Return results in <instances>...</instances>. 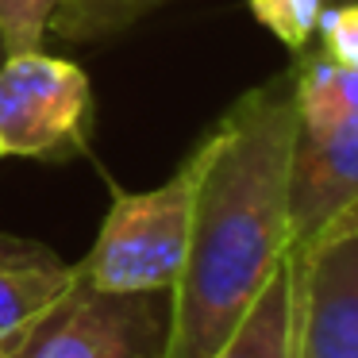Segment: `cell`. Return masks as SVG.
<instances>
[{"mask_svg":"<svg viewBox=\"0 0 358 358\" xmlns=\"http://www.w3.org/2000/svg\"><path fill=\"white\" fill-rule=\"evenodd\" d=\"M58 0H0V39L4 50H39Z\"/></svg>","mask_w":358,"mask_h":358,"instance_id":"12","label":"cell"},{"mask_svg":"<svg viewBox=\"0 0 358 358\" xmlns=\"http://www.w3.org/2000/svg\"><path fill=\"white\" fill-rule=\"evenodd\" d=\"M162 4H170V0H58L47 31L62 35L66 43L89 47V43L116 39L120 31H127Z\"/></svg>","mask_w":358,"mask_h":358,"instance_id":"9","label":"cell"},{"mask_svg":"<svg viewBox=\"0 0 358 358\" xmlns=\"http://www.w3.org/2000/svg\"><path fill=\"white\" fill-rule=\"evenodd\" d=\"M4 55H8V50H4V39H0V62H4Z\"/></svg>","mask_w":358,"mask_h":358,"instance_id":"14","label":"cell"},{"mask_svg":"<svg viewBox=\"0 0 358 358\" xmlns=\"http://www.w3.org/2000/svg\"><path fill=\"white\" fill-rule=\"evenodd\" d=\"M0 358H8V355H4V350H0Z\"/></svg>","mask_w":358,"mask_h":358,"instance_id":"15","label":"cell"},{"mask_svg":"<svg viewBox=\"0 0 358 358\" xmlns=\"http://www.w3.org/2000/svg\"><path fill=\"white\" fill-rule=\"evenodd\" d=\"M73 266L47 243L0 231V350L8 355L24 331L70 289Z\"/></svg>","mask_w":358,"mask_h":358,"instance_id":"7","label":"cell"},{"mask_svg":"<svg viewBox=\"0 0 358 358\" xmlns=\"http://www.w3.org/2000/svg\"><path fill=\"white\" fill-rule=\"evenodd\" d=\"M293 262L289 358H358V231L324 235Z\"/></svg>","mask_w":358,"mask_h":358,"instance_id":"5","label":"cell"},{"mask_svg":"<svg viewBox=\"0 0 358 358\" xmlns=\"http://www.w3.org/2000/svg\"><path fill=\"white\" fill-rule=\"evenodd\" d=\"M327 4H335V0H327Z\"/></svg>","mask_w":358,"mask_h":358,"instance_id":"16","label":"cell"},{"mask_svg":"<svg viewBox=\"0 0 358 358\" xmlns=\"http://www.w3.org/2000/svg\"><path fill=\"white\" fill-rule=\"evenodd\" d=\"M247 8L296 58L316 39V27H320V16H324L327 0H247Z\"/></svg>","mask_w":358,"mask_h":358,"instance_id":"10","label":"cell"},{"mask_svg":"<svg viewBox=\"0 0 358 358\" xmlns=\"http://www.w3.org/2000/svg\"><path fill=\"white\" fill-rule=\"evenodd\" d=\"M289 350H293V262L285 255V262L262 285L231 339L212 358H289Z\"/></svg>","mask_w":358,"mask_h":358,"instance_id":"8","label":"cell"},{"mask_svg":"<svg viewBox=\"0 0 358 358\" xmlns=\"http://www.w3.org/2000/svg\"><path fill=\"white\" fill-rule=\"evenodd\" d=\"M293 131V73H278L204 135L189 250L170 289L166 358H212L285 262Z\"/></svg>","mask_w":358,"mask_h":358,"instance_id":"1","label":"cell"},{"mask_svg":"<svg viewBox=\"0 0 358 358\" xmlns=\"http://www.w3.org/2000/svg\"><path fill=\"white\" fill-rule=\"evenodd\" d=\"M358 201V112L324 131H293L289 155V255L308 247Z\"/></svg>","mask_w":358,"mask_h":358,"instance_id":"6","label":"cell"},{"mask_svg":"<svg viewBox=\"0 0 358 358\" xmlns=\"http://www.w3.org/2000/svg\"><path fill=\"white\" fill-rule=\"evenodd\" d=\"M170 293H104L78 278L8 358H166Z\"/></svg>","mask_w":358,"mask_h":358,"instance_id":"3","label":"cell"},{"mask_svg":"<svg viewBox=\"0 0 358 358\" xmlns=\"http://www.w3.org/2000/svg\"><path fill=\"white\" fill-rule=\"evenodd\" d=\"M312 47L324 58H331L335 66L358 70V0H335V4H327L324 16H320Z\"/></svg>","mask_w":358,"mask_h":358,"instance_id":"11","label":"cell"},{"mask_svg":"<svg viewBox=\"0 0 358 358\" xmlns=\"http://www.w3.org/2000/svg\"><path fill=\"white\" fill-rule=\"evenodd\" d=\"M350 231H358V201H350L347 208L324 227V235H350ZM324 235H316V239H324Z\"/></svg>","mask_w":358,"mask_h":358,"instance_id":"13","label":"cell"},{"mask_svg":"<svg viewBox=\"0 0 358 358\" xmlns=\"http://www.w3.org/2000/svg\"><path fill=\"white\" fill-rule=\"evenodd\" d=\"M93 89L78 62L16 50L0 62V155L70 162L89 150Z\"/></svg>","mask_w":358,"mask_h":358,"instance_id":"4","label":"cell"},{"mask_svg":"<svg viewBox=\"0 0 358 358\" xmlns=\"http://www.w3.org/2000/svg\"><path fill=\"white\" fill-rule=\"evenodd\" d=\"M204 170V139L155 189H116L96 243L73 270L104 293H170L181 278L193 224V196Z\"/></svg>","mask_w":358,"mask_h":358,"instance_id":"2","label":"cell"}]
</instances>
